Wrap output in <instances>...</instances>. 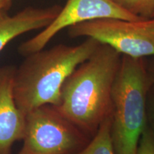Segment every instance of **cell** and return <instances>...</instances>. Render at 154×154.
<instances>
[{
	"label": "cell",
	"instance_id": "obj_8",
	"mask_svg": "<svg viewBox=\"0 0 154 154\" xmlns=\"http://www.w3.org/2000/svg\"><path fill=\"white\" fill-rule=\"evenodd\" d=\"M61 9L59 5L45 8L29 7L13 15L9 14L8 10H0V52L9 42L22 34L47 27Z\"/></svg>",
	"mask_w": 154,
	"mask_h": 154
},
{
	"label": "cell",
	"instance_id": "obj_5",
	"mask_svg": "<svg viewBox=\"0 0 154 154\" xmlns=\"http://www.w3.org/2000/svg\"><path fill=\"white\" fill-rule=\"evenodd\" d=\"M72 38H92L110 46L121 55L135 58L154 56V17L138 21L106 18L69 27Z\"/></svg>",
	"mask_w": 154,
	"mask_h": 154
},
{
	"label": "cell",
	"instance_id": "obj_4",
	"mask_svg": "<svg viewBox=\"0 0 154 154\" xmlns=\"http://www.w3.org/2000/svg\"><path fill=\"white\" fill-rule=\"evenodd\" d=\"M52 105L26 115L23 146L19 154H78L91 139Z\"/></svg>",
	"mask_w": 154,
	"mask_h": 154
},
{
	"label": "cell",
	"instance_id": "obj_15",
	"mask_svg": "<svg viewBox=\"0 0 154 154\" xmlns=\"http://www.w3.org/2000/svg\"><path fill=\"white\" fill-rule=\"evenodd\" d=\"M153 17H154V15H153Z\"/></svg>",
	"mask_w": 154,
	"mask_h": 154
},
{
	"label": "cell",
	"instance_id": "obj_12",
	"mask_svg": "<svg viewBox=\"0 0 154 154\" xmlns=\"http://www.w3.org/2000/svg\"><path fill=\"white\" fill-rule=\"evenodd\" d=\"M151 96H149V98L150 99L149 103L148 101V103H149V107L147 105V111H148V120L150 121L152 126V128L154 129V91L151 92Z\"/></svg>",
	"mask_w": 154,
	"mask_h": 154
},
{
	"label": "cell",
	"instance_id": "obj_13",
	"mask_svg": "<svg viewBox=\"0 0 154 154\" xmlns=\"http://www.w3.org/2000/svg\"><path fill=\"white\" fill-rule=\"evenodd\" d=\"M147 71L151 83L152 85H154V61H152V63L149 66H147Z\"/></svg>",
	"mask_w": 154,
	"mask_h": 154
},
{
	"label": "cell",
	"instance_id": "obj_7",
	"mask_svg": "<svg viewBox=\"0 0 154 154\" xmlns=\"http://www.w3.org/2000/svg\"><path fill=\"white\" fill-rule=\"evenodd\" d=\"M16 68L0 66V154H11L14 143L23 140L26 116L17 106L14 94Z\"/></svg>",
	"mask_w": 154,
	"mask_h": 154
},
{
	"label": "cell",
	"instance_id": "obj_1",
	"mask_svg": "<svg viewBox=\"0 0 154 154\" xmlns=\"http://www.w3.org/2000/svg\"><path fill=\"white\" fill-rule=\"evenodd\" d=\"M122 55L101 44L65 81L61 88V114L92 138L111 113L113 86Z\"/></svg>",
	"mask_w": 154,
	"mask_h": 154
},
{
	"label": "cell",
	"instance_id": "obj_2",
	"mask_svg": "<svg viewBox=\"0 0 154 154\" xmlns=\"http://www.w3.org/2000/svg\"><path fill=\"white\" fill-rule=\"evenodd\" d=\"M100 44L87 38L78 45L59 44L26 56L14 81V99L20 111L26 116L44 105L58 106L65 81Z\"/></svg>",
	"mask_w": 154,
	"mask_h": 154
},
{
	"label": "cell",
	"instance_id": "obj_11",
	"mask_svg": "<svg viewBox=\"0 0 154 154\" xmlns=\"http://www.w3.org/2000/svg\"><path fill=\"white\" fill-rule=\"evenodd\" d=\"M137 154H154V129L149 124L140 136Z\"/></svg>",
	"mask_w": 154,
	"mask_h": 154
},
{
	"label": "cell",
	"instance_id": "obj_10",
	"mask_svg": "<svg viewBox=\"0 0 154 154\" xmlns=\"http://www.w3.org/2000/svg\"><path fill=\"white\" fill-rule=\"evenodd\" d=\"M121 7L144 19L153 18L154 0H113Z\"/></svg>",
	"mask_w": 154,
	"mask_h": 154
},
{
	"label": "cell",
	"instance_id": "obj_3",
	"mask_svg": "<svg viewBox=\"0 0 154 154\" xmlns=\"http://www.w3.org/2000/svg\"><path fill=\"white\" fill-rule=\"evenodd\" d=\"M151 86L143 58L122 55L111 96L114 154H137L140 136L149 124L147 103Z\"/></svg>",
	"mask_w": 154,
	"mask_h": 154
},
{
	"label": "cell",
	"instance_id": "obj_14",
	"mask_svg": "<svg viewBox=\"0 0 154 154\" xmlns=\"http://www.w3.org/2000/svg\"><path fill=\"white\" fill-rule=\"evenodd\" d=\"M12 5V0H0V10H8Z\"/></svg>",
	"mask_w": 154,
	"mask_h": 154
},
{
	"label": "cell",
	"instance_id": "obj_9",
	"mask_svg": "<svg viewBox=\"0 0 154 154\" xmlns=\"http://www.w3.org/2000/svg\"><path fill=\"white\" fill-rule=\"evenodd\" d=\"M111 113L100 125L88 145L78 154H114L111 137Z\"/></svg>",
	"mask_w": 154,
	"mask_h": 154
},
{
	"label": "cell",
	"instance_id": "obj_6",
	"mask_svg": "<svg viewBox=\"0 0 154 154\" xmlns=\"http://www.w3.org/2000/svg\"><path fill=\"white\" fill-rule=\"evenodd\" d=\"M106 18L130 21L146 19L129 12L113 0H68L47 27L20 44L19 52L26 57L44 49L49 42L64 29L79 23Z\"/></svg>",
	"mask_w": 154,
	"mask_h": 154
}]
</instances>
